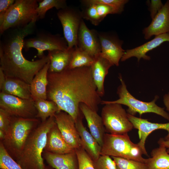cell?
Instances as JSON below:
<instances>
[{
    "mask_svg": "<svg viewBox=\"0 0 169 169\" xmlns=\"http://www.w3.org/2000/svg\"><path fill=\"white\" fill-rule=\"evenodd\" d=\"M128 2L127 0H83L81 3L84 6L89 5L103 4L111 6L120 10L123 11L125 5Z\"/></svg>",
    "mask_w": 169,
    "mask_h": 169,
    "instance_id": "34",
    "label": "cell"
},
{
    "mask_svg": "<svg viewBox=\"0 0 169 169\" xmlns=\"http://www.w3.org/2000/svg\"><path fill=\"white\" fill-rule=\"evenodd\" d=\"M30 48H34L37 50V55L41 59L44 56V52L46 50L48 51L67 50L68 44L64 37L59 34L40 32L34 37L25 39L23 48L27 51Z\"/></svg>",
    "mask_w": 169,
    "mask_h": 169,
    "instance_id": "9",
    "label": "cell"
},
{
    "mask_svg": "<svg viewBox=\"0 0 169 169\" xmlns=\"http://www.w3.org/2000/svg\"><path fill=\"white\" fill-rule=\"evenodd\" d=\"M43 155L47 163L55 169H76L77 160L75 151L62 154L44 151Z\"/></svg>",
    "mask_w": 169,
    "mask_h": 169,
    "instance_id": "24",
    "label": "cell"
},
{
    "mask_svg": "<svg viewBox=\"0 0 169 169\" xmlns=\"http://www.w3.org/2000/svg\"><path fill=\"white\" fill-rule=\"evenodd\" d=\"M0 108L12 116L34 118H37V115L33 100L22 99L2 92L0 93Z\"/></svg>",
    "mask_w": 169,
    "mask_h": 169,
    "instance_id": "11",
    "label": "cell"
},
{
    "mask_svg": "<svg viewBox=\"0 0 169 169\" xmlns=\"http://www.w3.org/2000/svg\"><path fill=\"white\" fill-rule=\"evenodd\" d=\"M38 118L12 116L11 123L1 141L10 155L16 160L21 153L30 133L39 124Z\"/></svg>",
    "mask_w": 169,
    "mask_h": 169,
    "instance_id": "4",
    "label": "cell"
},
{
    "mask_svg": "<svg viewBox=\"0 0 169 169\" xmlns=\"http://www.w3.org/2000/svg\"><path fill=\"white\" fill-rule=\"evenodd\" d=\"M57 16L62 26L64 37L68 44V49L77 46L78 33L83 19L81 12L67 6L59 10Z\"/></svg>",
    "mask_w": 169,
    "mask_h": 169,
    "instance_id": "10",
    "label": "cell"
},
{
    "mask_svg": "<svg viewBox=\"0 0 169 169\" xmlns=\"http://www.w3.org/2000/svg\"><path fill=\"white\" fill-rule=\"evenodd\" d=\"M79 107L86 119L90 133L101 147L105 129L101 117L84 103H80Z\"/></svg>",
    "mask_w": 169,
    "mask_h": 169,
    "instance_id": "18",
    "label": "cell"
},
{
    "mask_svg": "<svg viewBox=\"0 0 169 169\" xmlns=\"http://www.w3.org/2000/svg\"><path fill=\"white\" fill-rule=\"evenodd\" d=\"M12 116L5 110L0 108V130L5 134L11 123Z\"/></svg>",
    "mask_w": 169,
    "mask_h": 169,
    "instance_id": "37",
    "label": "cell"
},
{
    "mask_svg": "<svg viewBox=\"0 0 169 169\" xmlns=\"http://www.w3.org/2000/svg\"><path fill=\"white\" fill-rule=\"evenodd\" d=\"M128 117L134 128L138 130L140 141L137 144L143 154L148 156L145 148L146 141L149 135L154 131L157 130L166 131L167 134L163 139L166 141L169 140V122L165 123L151 122L146 119L137 117L128 114Z\"/></svg>",
    "mask_w": 169,
    "mask_h": 169,
    "instance_id": "13",
    "label": "cell"
},
{
    "mask_svg": "<svg viewBox=\"0 0 169 169\" xmlns=\"http://www.w3.org/2000/svg\"><path fill=\"white\" fill-rule=\"evenodd\" d=\"M67 6L65 0H43L40 1L36 9L37 20L43 19L45 17L47 11L53 8L59 10Z\"/></svg>",
    "mask_w": 169,
    "mask_h": 169,
    "instance_id": "29",
    "label": "cell"
},
{
    "mask_svg": "<svg viewBox=\"0 0 169 169\" xmlns=\"http://www.w3.org/2000/svg\"><path fill=\"white\" fill-rule=\"evenodd\" d=\"M47 100L57 105L58 112H65L75 122L80 117L79 106L84 103L97 112L102 100L94 82L90 67L67 69L48 72Z\"/></svg>",
    "mask_w": 169,
    "mask_h": 169,
    "instance_id": "1",
    "label": "cell"
},
{
    "mask_svg": "<svg viewBox=\"0 0 169 169\" xmlns=\"http://www.w3.org/2000/svg\"><path fill=\"white\" fill-rule=\"evenodd\" d=\"M49 64V60L36 74L30 84L31 96L34 101L40 99L47 100L48 74Z\"/></svg>",
    "mask_w": 169,
    "mask_h": 169,
    "instance_id": "23",
    "label": "cell"
},
{
    "mask_svg": "<svg viewBox=\"0 0 169 169\" xmlns=\"http://www.w3.org/2000/svg\"><path fill=\"white\" fill-rule=\"evenodd\" d=\"M169 32V0L167 1L150 24L143 30L146 39L152 36H157Z\"/></svg>",
    "mask_w": 169,
    "mask_h": 169,
    "instance_id": "17",
    "label": "cell"
},
{
    "mask_svg": "<svg viewBox=\"0 0 169 169\" xmlns=\"http://www.w3.org/2000/svg\"><path fill=\"white\" fill-rule=\"evenodd\" d=\"M100 55L113 65L118 66L125 51L122 48V41L117 37L105 33H98Z\"/></svg>",
    "mask_w": 169,
    "mask_h": 169,
    "instance_id": "14",
    "label": "cell"
},
{
    "mask_svg": "<svg viewBox=\"0 0 169 169\" xmlns=\"http://www.w3.org/2000/svg\"><path fill=\"white\" fill-rule=\"evenodd\" d=\"M37 21L34 20L23 27L7 30L1 35L0 42V68L5 76L21 79L29 84L49 60L48 54L31 61L23 54L25 38L34 32Z\"/></svg>",
    "mask_w": 169,
    "mask_h": 169,
    "instance_id": "2",
    "label": "cell"
},
{
    "mask_svg": "<svg viewBox=\"0 0 169 169\" xmlns=\"http://www.w3.org/2000/svg\"><path fill=\"white\" fill-rule=\"evenodd\" d=\"M85 8L81 11L83 19L89 21L93 25H98L102 21L98 15L95 4L84 6Z\"/></svg>",
    "mask_w": 169,
    "mask_h": 169,
    "instance_id": "33",
    "label": "cell"
},
{
    "mask_svg": "<svg viewBox=\"0 0 169 169\" xmlns=\"http://www.w3.org/2000/svg\"><path fill=\"white\" fill-rule=\"evenodd\" d=\"M94 161L95 169H117L115 161L109 156L100 155Z\"/></svg>",
    "mask_w": 169,
    "mask_h": 169,
    "instance_id": "35",
    "label": "cell"
},
{
    "mask_svg": "<svg viewBox=\"0 0 169 169\" xmlns=\"http://www.w3.org/2000/svg\"><path fill=\"white\" fill-rule=\"evenodd\" d=\"M0 168L1 169H23L10 155L0 142Z\"/></svg>",
    "mask_w": 169,
    "mask_h": 169,
    "instance_id": "30",
    "label": "cell"
},
{
    "mask_svg": "<svg viewBox=\"0 0 169 169\" xmlns=\"http://www.w3.org/2000/svg\"><path fill=\"white\" fill-rule=\"evenodd\" d=\"M121 84L118 87L117 94L119 98L114 101L102 100L101 104L117 103L127 106L128 114L135 116L138 113L140 116L143 114L152 113L159 115L169 121V114L164 110V108L158 106L156 102L159 97L156 96L151 101L146 102L140 100L134 97L127 90L125 83L121 74L119 75Z\"/></svg>",
    "mask_w": 169,
    "mask_h": 169,
    "instance_id": "6",
    "label": "cell"
},
{
    "mask_svg": "<svg viewBox=\"0 0 169 169\" xmlns=\"http://www.w3.org/2000/svg\"><path fill=\"white\" fill-rule=\"evenodd\" d=\"M159 145L152 150L151 157L146 159L147 169H169V153L164 146Z\"/></svg>",
    "mask_w": 169,
    "mask_h": 169,
    "instance_id": "26",
    "label": "cell"
},
{
    "mask_svg": "<svg viewBox=\"0 0 169 169\" xmlns=\"http://www.w3.org/2000/svg\"><path fill=\"white\" fill-rule=\"evenodd\" d=\"M112 66L109 61L100 54L94 58L93 62L90 66L93 78L97 92L100 97L105 95V78L108 74L109 69Z\"/></svg>",
    "mask_w": 169,
    "mask_h": 169,
    "instance_id": "21",
    "label": "cell"
},
{
    "mask_svg": "<svg viewBox=\"0 0 169 169\" xmlns=\"http://www.w3.org/2000/svg\"><path fill=\"white\" fill-rule=\"evenodd\" d=\"M163 102L166 110L169 114V92L163 96Z\"/></svg>",
    "mask_w": 169,
    "mask_h": 169,
    "instance_id": "40",
    "label": "cell"
},
{
    "mask_svg": "<svg viewBox=\"0 0 169 169\" xmlns=\"http://www.w3.org/2000/svg\"><path fill=\"white\" fill-rule=\"evenodd\" d=\"M161 1L160 0H151L150 6V16L153 19L163 6Z\"/></svg>",
    "mask_w": 169,
    "mask_h": 169,
    "instance_id": "39",
    "label": "cell"
},
{
    "mask_svg": "<svg viewBox=\"0 0 169 169\" xmlns=\"http://www.w3.org/2000/svg\"><path fill=\"white\" fill-rule=\"evenodd\" d=\"M74 48L66 51H49L50 64L48 72L59 73L68 69Z\"/></svg>",
    "mask_w": 169,
    "mask_h": 169,
    "instance_id": "25",
    "label": "cell"
},
{
    "mask_svg": "<svg viewBox=\"0 0 169 169\" xmlns=\"http://www.w3.org/2000/svg\"><path fill=\"white\" fill-rule=\"evenodd\" d=\"M97 13L103 20L108 14H120L122 12L119 10L108 5L103 4H94Z\"/></svg>",
    "mask_w": 169,
    "mask_h": 169,
    "instance_id": "36",
    "label": "cell"
},
{
    "mask_svg": "<svg viewBox=\"0 0 169 169\" xmlns=\"http://www.w3.org/2000/svg\"><path fill=\"white\" fill-rule=\"evenodd\" d=\"M37 111V118H39L41 122L45 121L48 118L54 116L58 112L56 104L52 101L47 100L38 99L34 101Z\"/></svg>",
    "mask_w": 169,
    "mask_h": 169,
    "instance_id": "27",
    "label": "cell"
},
{
    "mask_svg": "<svg viewBox=\"0 0 169 169\" xmlns=\"http://www.w3.org/2000/svg\"><path fill=\"white\" fill-rule=\"evenodd\" d=\"M37 0H16L6 13L2 23L0 24L2 35L7 30L25 26L37 19Z\"/></svg>",
    "mask_w": 169,
    "mask_h": 169,
    "instance_id": "7",
    "label": "cell"
},
{
    "mask_svg": "<svg viewBox=\"0 0 169 169\" xmlns=\"http://www.w3.org/2000/svg\"><path fill=\"white\" fill-rule=\"evenodd\" d=\"M14 0H0V24L10 8L14 4Z\"/></svg>",
    "mask_w": 169,
    "mask_h": 169,
    "instance_id": "38",
    "label": "cell"
},
{
    "mask_svg": "<svg viewBox=\"0 0 169 169\" xmlns=\"http://www.w3.org/2000/svg\"><path fill=\"white\" fill-rule=\"evenodd\" d=\"M142 151L138 144L133 143L127 133L113 135L105 133L100 155H108L145 163Z\"/></svg>",
    "mask_w": 169,
    "mask_h": 169,
    "instance_id": "5",
    "label": "cell"
},
{
    "mask_svg": "<svg viewBox=\"0 0 169 169\" xmlns=\"http://www.w3.org/2000/svg\"><path fill=\"white\" fill-rule=\"evenodd\" d=\"M44 151L54 154H62L72 152L75 150L64 140L56 123L47 134Z\"/></svg>",
    "mask_w": 169,
    "mask_h": 169,
    "instance_id": "22",
    "label": "cell"
},
{
    "mask_svg": "<svg viewBox=\"0 0 169 169\" xmlns=\"http://www.w3.org/2000/svg\"><path fill=\"white\" fill-rule=\"evenodd\" d=\"M115 161L117 169H147L144 163L117 157H111Z\"/></svg>",
    "mask_w": 169,
    "mask_h": 169,
    "instance_id": "31",
    "label": "cell"
},
{
    "mask_svg": "<svg viewBox=\"0 0 169 169\" xmlns=\"http://www.w3.org/2000/svg\"><path fill=\"white\" fill-rule=\"evenodd\" d=\"M54 117L58 128L67 143L75 151L81 147L75 123L72 117L61 111L56 113Z\"/></svg>",
    "mask_w": 169,
    "mask_h": 169,
    "instance_id": "12",
    "label": "cell"
},
{
    "mask_svg": "<svg viewBox=\"0 0 169 169\" xmlns=\"http://www.w3.org/2000/svg\"><path fill=\"white\" fill-rule=\"evenodd\" d=\"M75 123L80 138L81 147L93 160H96L100 155L101 147L84 126L81 116Z\"/></svg>",
    "mask_w": 169,
    "mask_h": 169,
    "instance_id": "20",
    "label": "cell"
},
{
    "mask_svg": "<svg viewBox=\"0 0 169 169\" xmlns=\"http://www.w3.org/2000/svg\"><path fill=\"white\" fill-rule=\"evenodd\" d=\"M56 124L54 116L41 122L30 134L17 162L23 169H46L42 157L47 134Z\"/></svg>",
    "mask_w": 169,
    "mask_h": 169,
    "instance_id": "3",
    "label": "cell"
},
{
    "mask_svg": "<svg viewBox=\"0 0 169 169\" xmlns=\"http://www.w3.org/2000/svg\"><path fill=\"white\" fill-rule=\"evenodd\" d=\"M151 40L135 48L125 51L121 61H124L132 57H136L139 62L141 59L150 60V57L146 55L150 50L159 46L163 42H169V33L155 36Z\"/></svg>",
    "mask_w": 169,
    "mask_h": 169,
    "instance_id": "19",
    "label": "cell"
},
{
    "mask_svg": "<svg viewBox=\"0 0 169 169\" xmlns=\"http://www.w3.org/2000/svg\"><path fill=\"white\" fill-rule=\"evenodd\" d=\"M94 58L77 46L74 48L68 69L90 67Z\"/></svg>",
    "mask_w": 169,
    "mask_h": 169,
    "instance_id": "28",
    "label": "cell"
},
{
    "mask_svg": "<svg viewBox=\"0 0 169 169\" xmlns=\"http://www.w3.org/2000/svg\"><path fill=\"white\" fill-rule=\"evenodd\" d=\"M0 92L22 99L33 100L30 84L19 79L6 77L0 68Z\"/></svg>",
    "mask_w": 169,
    "mask_h": 169,
    "instance_id": "16",
    "label": "cell"
},
{
    "mask_svg": "<svg viewBox=\"0 0 169 169\" xmlns=\"http://www.w3.org/2000/svg\"><path fill=\"white\" fill-rule=\"evenodd\" d=\"M159 145H162L164 146L166 149L167 152L169 153V140L166 141L163 138H161L158 141Z\"/></svg>",
    "mask_w": 169,
    "mask_h": 169,
    "instance_id": "41",
    "label": "cell"
},
{
    "mask_svg": "<svg viewBox=\"0 0 169 169\" xmlns=\"http://www.w3.org/2000/svg\"><path fill=\"white\" fill-rule=\"evenodd\" d=\"M94 58L101 52L98 33L88 28L83 19L79 29L77 46Z\"/></svg>",
    "mask_w": 169,
    "mask_h": 169,
    "instance_id": "15",
    "label": "cell"
},
{
    "mask_svg": "<svg viewBox=\"0 0 169 169\" xmlns=\"http://www.w3.org/2000/svg\"><path fill=\"white\" fill-rule=\"evenodd\" d=\"M101 117L105 130L113 135L127 133L133 128L128 113L121 105L108 103L102 108Z\"/></svg>",
    "mask_w": 169,
    "mask_h": 169,
    "instance_id": "8",
    "label": "cell"
},
{
    "mask_svg": "<svg viewBox=\"0 0 169 169\" xmlns=\"http://www.w3.org/2000/svg\"><path fill=\"white\" fill-rule=\"evenodd\" d=\"M78 169H95L92 159L82 147L75 150Z\"/></svg>",
    "mask_w": 169,
    "mask_h": 169,
    "instance_id": "32",
    "label": "cell"
}]
</instances>
